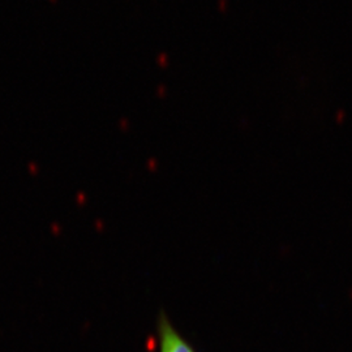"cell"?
I'll use <instances>...</instances> for the list:
<instances>
[{
    "instance_id": "1",
    "label": "cell",
    "mask_w": 352,
    "mask_h": 352,
    "mask_svg": "<svg viewBox=\"0 0 352 352\" xmlns=\"http://www.w3.org/2000/svg\"><path fill=\"white\" fill-rule=\"evenodd\" d=\"M158 352H197L183 334L174 327L170 317L161 311L157 321Z\"/></svg>"
}]
</instances>
